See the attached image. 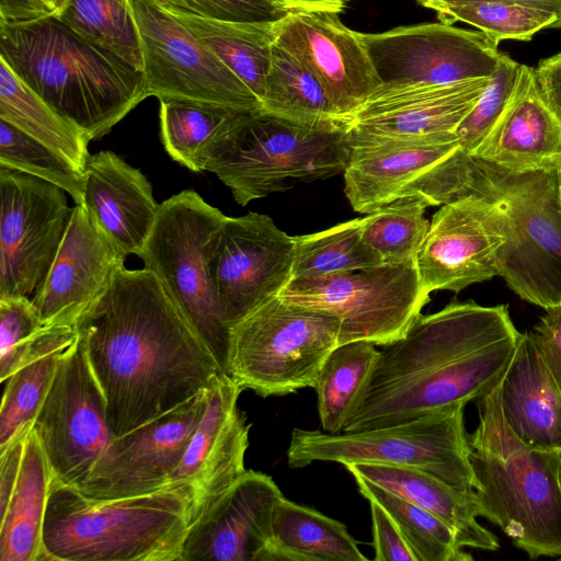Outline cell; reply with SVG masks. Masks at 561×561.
Instances as JSON below:
<instances>
[{
    "label": "cell",
    "mask_w": 561,
    "mask_h": 561,
    "mask_svg": "<svg viewBox=\"0 0 561 561\" xmlns=\"http://www.w3.org/2000/svg\"><path fill=\"white\" fill-rule=\"evenodd\" d=\"M76 325L104 394L114 437L188 401L224 374L161 280L146 267H121Z\"/></svg>",
    "instance_id": "cell-1"
},
{
    "label": "cell",
    "mask_w": 561,
    "mask_h": 561,
    "mask_svg": "<svg viewBox=\"0 0 561 561\" xmlns=\"http://www.w3.org/2000/svg\"><path fill=\"white\" fill-rule=\"evenodd\" d=\"M520 336L507 305L451 301L421 313L402 339L382 346L343 432L477 400L502 379Z\"/></svg>",
    "instance_id": "cell-2"
},
{
    "label": "cell",
    "mask_w": 561,
    "mask_h": 561,
    "mask_svg": "<svg viewBox=\"0 0 561 561\" xmlns=\"http://www.w3.org/2000/svg\"><path fill=\"white\" fill-rule=\"evenodd\" d=\"M0 58L91 140L149 96L144 71L80 36L56 15L0 21Z\"/></svg>",
    "instance_id": "cell-3"
},
{
    "label": "cell",
    "mask_w": 561,
    "mask_h": 561,
    "mask_svg": "<svg viewBox=\"0 0 561 561\" xmlns=\"http://www.w3.org/2000/svg\"><path fill=\"white\" fill-rule=\"evenodd\" d=\"M500 381L476 400L469 434L479 515L531 560L561 556V451L529 447L511 431Z\"/></svg>",
    "instance_id": "cell-4"
},
{
    "label": "cell",
    "mask_w": 561,
    "mask_h": 561,
    "mask_svg": "<svg viewBox=\"0 0 561 561\" xmlns=\"http://www.w3.org/2000/svg\"><path fill=\"white\" fill-rule=\"evenodd\" d=\"M190 488L95 499L53 478L42 561H181L190 525Z\"/></svg>",
    "instance_id": "cell-5"
},
{
    "label": "cell",
    "mask_w": 561,
    "mask_h": 561,
    "mask_svg": "<svg viewBox=\"0 0 561 561\" xmlns=\"http://www.w3.org/2000/svg\"><path fill=\"white\" fill-rule=\"evenodd\" d=\"M348 158L347 126H310L259 112L213 147L206 171L245 206L299 183L343 174Z\"/></svg>",
    "instance_id": "cell-6"
},
{
    "label": "cell",
    "mask_w": 561,
    "mask_h": 561,
    "mask_svg": "<svg viewBox=\"0 0 561 561\" xmlns=\"http://www.w3.org/2000/svg\"><path fill=\"white\" fill-rule=\"evenodd\" d=\"M472 158L471 193L501 208L506 241L499 272L523 300L545 310L561 304V196L558 167L515 172Z\"/></svg>",
    "instance_id": "cell-7"
},
{
    "label": "cell",
    "mask_w": 561,
    "mask_h": 561,
    "mask_svg": "<svg viewBox=\"0 0 561 561\" xmlns=\"http://www.w3.org/2000/svg\"><path fill=\"white\" fill-rule=\"evenodd\" d=\"M227 217L195 191H182L160 204L139 257L228 375L230 329L222 320L211 277Z\"/></svg>",
    "instance_id": "cell-8"
},
{
    "label": "cell",
    "mask_w": 561,
    "mask_h": 561,
    "mask_svg": "<svg viewBox=\"0 0 561 561\" xmlns=\"http://www.w3.org/2000/svg\"><path fill=\"white\" fill-rule=\"evenodd\" d=\"M465 407L454 405L392 425L340 434L295 427L286 453L287 463L293 468L316 461L412 467L459 491L472 492L476 480Z\"/></svg>",
    "instance_id": "cell-9"
},
{
    "label": "cell",
    "mask_w": 561,
    "mask_h": 561,
    "mask_svg": "<svg viewBox=\"0 0 561 561\" xmlns=\"http://www.w3.org/2000/svg\"><path fill=\"white\" fill-rule=\"evenodd\" d=\"M339 335L332 313L277 295L230 329L228 375L261 397L314 388Z\"/></svg>",
    "instance_id": "cell-10"
},
{
    "label": "cell",
    "mask_w": 561,
    "mask_h": 561,
    "mask_svg": "<svg viewBox=\"0 0 561 561\" xmlns=\"http://www.w3.org/2000/svg\"><path fill=\"white\" fill-rule=\"evenodd\" d=\"M343 172L352 208L370 214L401 197L442 206L471 194L472 158L455 134L414 139L348 138Z\"/></svg>",
    "instance_id": "cell-11"
},
{
    "label": "cell",
    "mask_w": 561,
    "mask_h": 561,
    "mask_svg": "<svg viewBox=\"0 0 561 561\" xmlns=\"http://www.w3.org/2000/svg\"><path fill=\"white\" fill-rule=\"evenodd\" d=\"M278 296L335 316L340 320L339 344L366 341L377 346L402 339L430 301L416 259L290 280Z\"/></svg>",
    "instance_id": "cell-12"
},
{
    "label": "cell",
    "mask_w": 561,
    "mask_h": 561,
    "mask_svg": "<svg viewBox=\"0 0 561 561\" xmlns=\"http://www.w3.org/2000/svg\"><path fill=\"white\" fill-rule=\"evenodd\" d=\"M149 96L262 112L252 91L157 0H129Z\"/></svg>",
    "instance_id": "cell-13"
},
{
    "label": "cell",
    "mask_w": 561,
    "mask_h": 561,
    "mask_svg": "<svg viewBox=\"0 0 561 561\" xmlns=\"http://www.w3.org/2000/svg\"><path fill=\"white\" fill-rule=\"evenodd\" d=\"M33 427L53 478L76 488L87 481L114 437L104 394L79 334L59 362Z\"/></svg>",
    "instance_id": "cell-14"
},
{
    "label": "cell",
    "mask_w": 561,
    "mask_h": 561,
    "mask_svg": "<svg viewBox=\"0 0 561 561\" xmlns=\"http://www.w3.org/2000/svg\"><path fill=\"white\" fill-rule=\"evenodd\" d=\"M66 193L0 167V297H30L45 280L72 217Z\"/></svg>",
    "instance_id": "cell-15"
},
{
    "label": "cell",
    "mask_w": 561,
    "mask_h": 561,
    "mask_svg": "<svg viewBox=\"0 0 561 561\" xmlns=\"http://www.w3.org/2000/svg\"><path fill=\"white\" fill-rule=\"evenodd\" d=\"M358 36L385 89L490 78L501 53L499 43L482 31L442 22Z\"/></svg>",
    "instance_id": "cell-16"
},
{
    "label": "cell",
    "mask_w": 561,
    "mask_h": 561,
    "mask_svg": "<svg viewBox=\"0 0 561 561\" xmlns=\"http://www.w3.org/2000/svg\"><path fill=\"white\" fill-rule=\"evenodd\" d=\"M295 240L264 214L227 217L211 263L221 317L231 329L291 280Z\"/></svg>",
    "instance_id": "cell-17"
},
{
    "label": "cell",
    "mask_w": 561,
    "mask_h": 561,
    "mask_svg": "<svg viewBox=\"0 0 561 561\" xmlns=\"http://www.w3.org/2000/svg\"><path fill=\"white\" fill-rule=\"evenodd\" d=\"M505 241V217L495 202L471 193L442 205L416 256L422 287L459 293L499 276Z\"/></svg>",
    "instance_id": "cell-18"
},
{
    "label": "cell",
    "mask_w": 561,
    "mask_h": 561,
    "mask_svg": "<svg viewBox=\"0 0 561 561\" xmlns=\"http://www.w3.org/2000/svg\"><path fill=\"white\" fill-rule=\"evenodd\" d=\"M207 391L113 437L79 489L95 499L151 493L169 485L207 407Z\"/></svg>",
    "instance_id": "cell-19"
},
{
    "label": "cell",
    "mask_w": 561,
    "mask_h": 561,
    "mask_svg": "<svg viewBox=\"0 0 561 561\" xmlns=\"http://www.w3.org/2000/svg\"><path fill=\"white\" fill-rule=\"evenodd\" d=\"M275 41L301 60L346 121L381 87L358 32L334 13H287L273 23Z\"/></svg>",
    "instance_id": "cell-20"
},
{
    "label": "cell",
    "mask_w": 561,
    "mask_h": 561,
    "mask_svg": "<svg viewBox=\"0 0 561 561\" xmlns=\"http://www.w3.org/2000/svg\"><path fill=\"white\" fill-rule=\"evenodd\" d=\"M243 388L219 374L207 391V407L169 484L190 488V525L245 471L250 424L238 408ZM188 525V526H190Z\"/></svg>",
    "instance_id": "cell-21"
},
{
    "label": "cell",
    "mask_w": 561,
    "mask_h": 561,
    "mask_svg": "<svg viewBox=\"0 0 561 561\" xmlns=\"http://www.w3.org/2000/svg\"><path fill=\"white\" fill-rule=\"evenodd\" d=\"M282 495L270 476L247 470L188 526L181 561H271Z\"/></svg>",
    "instance_id": "cell-22"
},
{
    "label": "cell",
    "mask_w": 561,
    "mask_h": 561,
    "mask_svg": "<svg viewBox=\"0 0 561 561\" xmlns=\"http://www.w3.org/2000/svg\"><path fill=\"white\" fill-rule=\"evenodd\" d=\"M124 254L76 204L54 263L32 298L44 325L77 323L125 266Z\"/></svg>",
    "instance_id": "cell-23"
},
{
    "label": "cell",
    "mask_w": 561,
    "mask_h": 561,
    "mask_svg": "<svg viewBox=\"0 0 561 561\" xmlns=\"http://www.w3.org/2000/svg\"><path fill=\"white\" fill-rule=\"evenodd\" d=\"M490 80L379 88L347 122V136L387 140L455 134Z\"/></svg>",
    "instance_id": "cell-24"
},
{
    "label": "cell",
    "mask_w": 561,
    "mask_h": 561,
    "mask_svg": "<svg viewBox=\"0 0 561 561\" xmlns=\"http://www.w3.org/2000/svg\"><path fill=\"white\" fill-rule=\"evenodd\" d=\"M81 205L127 256L141 254L160 207L141 171L110 150L90 156Z\"/></svg>",
    "instance_id": "cell-25"
},
{
    "label": "cell",
    "mask_w": 561,
    "mask_h": 561,
    "mask_svg": "<svg viewBox=\"0 0 561 561\" xmlns=\"http://www.w3.org/2000/svg\"><path fill=\"white\" fill-rule=\"evenodd\" d=\"M470 156L515 172L560 164L561 124L541 100L533 67L522 65L511 101Z\"/></svg>",
    "instance_id": "cell-26"
},
{
    "label": "cell",
    "mask_w": 561,
    "mask_h": 561,
    "mask_svg": "<svg viewBox=\"0 0 561 561\" xmlns=\"http://www.w3.org/2000/svg\"><path fill=\"white\" fill-rule=\"evenodd\" d=\"M500 396L506 423L524 444L561 451V390L529 332L522 333L500 381Z\"/></svg>",
    "instance_id": "cell-27"
},
{
    "label": "cell",
    "mask_w": 561,
    "mask_h": 561,
    "mask_svg": "<svg viewBox=\"0 0 561 561\" xmlns=\"http://www.w3.org/2000/svg\"><path fill=\"white\" fill-rule=\"evenodd\" d=\"M345 468L438 517L453 529L462 548L485 551L500 548L497 538L477 520L480 515L474 491H459L430 472L412 467L365 462Z\"/></svg>",
    "instance_id": "cell-28"
},
{
    "label": "cell",
    "mask_w": 561,
    "mask_h": 561,
    "mask_svg": "<svg viewBox=\"0 0 561 561\" xmlns=\"http://www.w3.org/2000/svg\"><path fill=\"white\" fill-rule=\"evenodd\" d=\"M53 472L32 425L15 484L0 503V561H42L43 524Z\"/></svg>",
    "instance_id": "cell-29"
},
{
    "label": "cell",
    "mask_w": 561,
    "mask_h": 561,
    "mask_svg": "<svg viewBox=\"0 0 561 561\" xmlns=\"http://www.w3.org/2000/svg\"><path fill=\"white\" fill-rule=\"evenodd\" d=\"M78 339L76 323L44 325L19 367L7 378L0 408V447L26 431L44 402L59 362Z\"/></svg>",
    "instance_id": "cell-30"
},
{
    "label": "cell",
    "mask_w": 561,
    "mask_h": 561,
    "mask_svg": "<svg viewBox=\"0 0 561 561\" xmlns=\"http://www.w3.org/2000/svg\"><path fill=\"white\" fill-rule=\"evenodd\" d=\"M160 3L205 44L262 104L275 44L274 22L228 21Z\"/></svg>",
    "instance_id": "cell-31"
},
{
    "label": "cell",
    "mask_w": 561,
    "mask_h": 561,
    "mask_svg": "<svg viewBox=\"0 0 561 561\" xmlns=\"http://www.w3.org/2000/svg\"><path fill=\"white\" fill-rule=\"evenodd\" d=\"M346 526L282 495L273 516L271 561H366Z\"/></svg>",
    "instance_id": "cell-32"
},
{
    "label": "cell",
    "mask_w": 561,
    "mask_h": 561,
    "mask_svg": "<svg viewBox=\"0 0 561 561\" xmlns=\"http://www.w3.org/2000/svg\"><path fill=\"white\" fill-rule=\"evenodd\" d=\"M0 119L47 146L85 174L90 137L38 96L1 58Z\"/></svg>",
    "instance_id": "cell-33"
},
{
    "label": "cell",
    "mask_w": 561,
    "mask_h": 561,
    "mask_svg": "<svg viewBox=\"0 0 561 561\" xmlns=\"http://www.w3.org/2000/svg\"><path fill=\"white\" fill-rule=\"evenodd\" d=\"M249 114L193 101H160L161 141L174 161L193 172H204L213 147Z\"/></svg>",
    "instance_id": "cell-34"
},
{
    "label": "cell",
    "mask_w": 561,
    "mask_h": 561,
    "mask_svg": "<svg viewBox=\"0 0 561 561\" xmlns=\"http://www.w3.org/2000/svg\"><path fill=\"white\" fill-rule=\"evenodd\" d=\"M262 112L310 126L347 125L335 112L309 68L276 41Z\"/></svg>",
    "instance_id": "cell-35"
},
{
    "label": "cell",
    "mask_w": 561,
    "mask_h": 561,
    "mask_svg": "<svg viewBox=\"0 0 561 561\" xmlns=\"http://www.w3.org/2000/svg\"><path fill=\"white\" fill-rule=\"evenodd\" d=\"M371 342L339 344L327 357L314 390L322 431L340 434L367 386L379 356Z\"/></svg>",
    "instance_id": "cell-36"
},
{
    "label": "cell",
    "mask_w": 561,
    "mask_h": 561,
    "mask_svg": "<svg viewBox=\"0 0 561 561\" xmlns=\"http://www.w3.org/2000/svg\"><path fill=\"white\" fill-rule=\"evenodd\" d=\"M291 280L312 279L383 264L362 238V218L295 236Z\"/></svg>",
    "instance_id": "cell-37"
},
{
    "label": "cell",
    "mask_w": 561,
    "mask_h": 561,
    "mask_svg": "<svg viewBox=\"0 0 561 561\" xmlns=\"http://www.w3.org/2000/svg\"><path fill=\"white\" fill-rule=\"evenodd\" d=\"M359 493L379 503L398 526L416 561H471L473 558L458 543L453 529L428 511L358 476Z\"/></svg>",
    "instance_id": "cell-38"
},
{
    "label": "cell",
    "mask_w": 561,
    "mask_h": 561,
    "mask_svg": "<svg viewBox=\"0 0 561 561\" xmlns=\"http://www.w3.org/2000/svg\"><path fill=\"white\" fill-rule=\"evenodd\" d=\"M56 16L80 36L144 71L141 43L129 0H68Z\"/></svg>",
    "instance_id": "cell-39"
},
{
    "label": "cell",
    "mask_w": 561,
    "mask_h": 561,
    "mask_svg": "<svg viewBox=\"0 0 561 561\" xmlns=\"http://www.w3.org/2000/svg\"><path fill=\"white\" fill-rule=\"evenodd\" d=\"M428 203L419 197H401L362 218V238L382 263L416 259L430 228L425 218Z\"/></svg>",
    "instance_id": "cell-40"
},
{
    "label": "cell",
    "mask_w": 561,
    "mask_h": 561,
    "mask_svg": "<svg viewBox=\"0 0 561 561\" xmlns=\"http://www.w3.org/2000/svg\"><path fill=\"white\" fill-rule=\"evenodd\" d=\"M435 12L444 24H470L497 43L504 39L528 42L539 31L559 25L554 13L516 3L477 1L444 7Z\"/></svg>",
    "instance_id": "cell-41"
},
{
    "label": "cell",
    "mask_w": 561,
    "mask_h": 561,
    "mask_svg": "<svg viewBox=\"0 0 561 561\" xmlns=\"http://www.w3.org/2000/svg\"><path fill=\"white\" fill-rule=\"evenodd\" d=\"M0 167L48 181L83 203L85 174L66 159L5 121L0 119Z\"/></svg>",
    "instance_id": "cell-42"
},
{
    "label": "cell",
    "mask_w": 561,
    "mask_h": 561,
    "mask_svg": "<svg viewBox=\"0 0 561 561\" xmlns=\"http://www.w3.org/2000/svg\"><path fill=\"white\" fill-rule=\"evenodd\" d=\"M522 65L501 51L489 84L456 128L455 135L469 156L485 138L511 101L519 81Z\"/></svg>",
    "instance_id": "cell-43"
},
{
    "label": "cell",
    "mask_w": 561,
    "mask_h": 561,
    "mask_svg": "<svg viewBox=\"0 0 561 561\" xmlns=\"http://www.w3.org/2000/svg\"><path fill=\"white\" fill-rule=\"evenodd\" d=\"M44 327L38 308L27 296L0 297V380L22 363L27 350Z\"/></svg>",
    "instance_id": "cell-44"
},
{
    "label": "cell",
    "mask_w": 561,
    "mask_h": 561,
    "mask_svg": "<svg viewBox=\"0 0 561 561\" xmlns=\"http://www.w3.org/2000/svg\"><path fill=\"white\" fill-rule=\"evenodd\" d=\"M210 18L238 22H276L287 12L274 0H158Z\"/></svg>",
    "instance_id": "cell-45"
},
{
    "label": "cell",
    "mask_w": 561,
    "mask_h": 561,
    "mask_svg": "<svg viewBox=\"0 0 561 561\" xmlns=\"http://www.w3.org/2000/svg\"><path fill=\"white\" fill-rule=\"evenodd\" d=\"M370 505L376 561H416L398 526L388 512L376 501Z\"/></svg>",
    "instance_id": "cell-46"
},
{
    "label": "cell",
    "mask_w": 561,
    "mask_h": 561,
    "mask_svg": "<svg viewBox=\"0 0 561 561\" xmlns=\"http://www.w3.org/2000/svg\"><path fill=\"white\" fill-rule=\"evenodd\" d=\"M535 346L561 390V304L546 313L529 332Z\"/></svg>",
    "instance_id": "cell-47"
},
{
    "label": "cell",
    "mask_w": 561,
    "mask_h": 561,
    "mask_svg": "<svg viewBox=\"0 0 561 561\" xmlns=\"http://www.w3.org/2000/svg\"><path fill=\"white\" fill-rule=\"evenodd\" d=\"M534 78L541 100L561 124V51L541 59Z\"/></svg>",
    "instance_id": "cell-48"
},
{
    "label": "cell",
    "mask_w": 561,
    "mask_h": 561,
    "mask_svg": "<svg viewBox=\"0 0 561 561\" xmlns=\"http://www.w3.org/2000/svg\"><path fill=\"white\" fill-rule=\"evenodd\" d=\"M421 5L437 11L440 8L467 2L486 1L505 2L527 5L554 13L558 16V28H561V0H416Z\"/></svg>",
    "instance_id": "cell-49"
},
{
    "label": "cell",
    "mask_w": 561,
    "mask_h": 561,
    "mask_svg": "<svg viewBox=\"0 0 561 561\" xmlns=\"http://www.w3.org/2000/svg\"><path fill=\"white\" fill-rule=\"evenodd\" d=\"M287 13H334L342 12L350 0H274Z\"/></svg>",
    "instance_id": "cell-50"
},
{
    "label": "cell",
    "mask_w": 561,
    "mask_h": 561,
    "mask_svg": "<svg viewBox=\"0 0 561 561\" xmlns=\"http://www.w3.org/2000/svg\"><path fill=\"white\" fill-rule=\"evenodd\" d=\"M49 15H58L68 0H36Z\"/></svg>",
    "instance_id": "cell-51"
},
{
    "label": "cell",
    "mask_w": 561,
    "mask_h": 561,
    "mask_svg": "<svg viewBox=\"0 0 561 561\" xmlns=\"http://www.w3.org/2000/svg\"><path fill=\"white\" fill-rule=\"evenodd\" d=\"M558 179H559V188H560V196H561V162L558 165Z\"/></svg>",
    "instance_id": "cell-52"
}]
</instances>
